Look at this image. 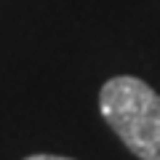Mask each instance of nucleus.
<instances>
[{
  "mask_svg": "<svg viewBox=\"0 0 160 160\" xmlns=\"http://www.w3.org/2000/svg\"><path fill=\"white\" fill-rule=\"evenodd\" d=\"M99 112L139 160H160V96L133 75L109 78L99 91Z\"/></svg>",
  "mask_w": 160,
  "mask_h": 160,
  "instance_id": "obj_1",
  "label": "nucleus"
},
{
  "mask_svg": "<svg viewBox=\"0 0 160 160\" xmlns=\"http://www.w3.org/2000/svg\"><path fill=\"white\" fill-rule=\"evenodd\" d=\"M24 160H72V158H62V155H29Z\"/></svg>",
  "mask_w": 160,
  "mask_h": 160,
  "instance_id": "obj_2",
  "label": "nucleus"
}]
</instances>
